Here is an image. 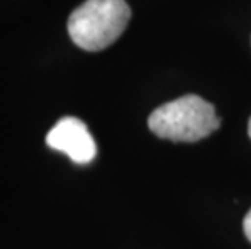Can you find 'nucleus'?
Returning <instances> with one entry per match:
<instances>
[{
	"mask_svg": "<svg viewBox=\"0 0 251 249\" xmlns=\"http://www.w3.org/2000/svg\"><path fill=\"white\" fill-rule=\"evenodd\" d=\"M149 130L154 135L175 142L204 139L221 126L214 105L200 96L188 94L157 107L149 115Z\"/></svg>",
	"mask_w": 251,
	"mask_h": 249,
	"instance_id": "1",
	"label": "nucleus"
},
{
	"mask_svg": "<svg viewBox=\"0 0 251 249\" xmlns=\"http://www.w3.org/2000/svg\"><path fill=\"white\" fill-rule=\"evenodd\" d=\"M130 17L125 0H86L68 18V34L78 47L98 52L120 38Z\"/></svg>",
	"mask_w": 251,
	"mask_h": 249,
	"instance_id": "2",
	"label": "nucleus"
},
{
	"mask_svg": "<svg viewBox=\"0 0 251 249\" xmlns=\"http://www.w3.org/2000/svg\"><path fill=\"white\" fill-rule=\"evenodd\" d=\"M46 142L50 149L60 151L75 163H89L98 154L94 137L88 126L75 116H63L46 136Z\"/></svg>",
	"mask_w": 251,
	"mask_h": 249,
	"instance_id": "3",
	"label": "nucleus"
},
{
	"mask_svg": "<svg viewBox=\"0 0 251 249\" xmlns=\"http://www.w3.org/2000/svg\"><path fill=\"white\" fill-rule=\"evenodd\" d=\"M243 230H245L247 238L251 241V210L248 212L247 217H245V220H243Z\"/></svg>",
	"mask_w": 251,
	"mask_h": 249,
	"instance_id": "4",
	"label": "nucleus"
},
{
	"mask_svg": "<svg viewBox=\"0 0 251 249\" xmlns=\"http://www.w3.org/2000/svg\"><path fill=\"white\" fill-rule=\"evenodd\" d=\"M248 135L251 137V118H250V123H248Z\"/></svg>",
	"mask_w": 251,
	"mask_h": 249,
	"instance_id": "5",
	"label": "nucleus"
}]
</instances>
